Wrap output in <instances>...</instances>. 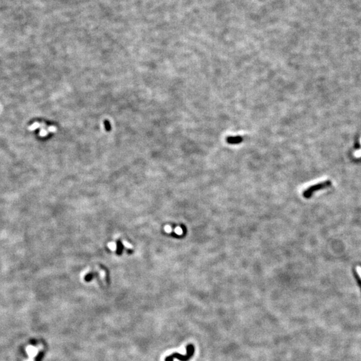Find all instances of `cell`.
<instances>
[{
    "label": "cell",
    "mask_w": 361,
    "mask_h": 361,
    "mask_svg": "<svg viewBox=\"0 0 361 361\" xmlns=\"http://www.w3.org/2000/svg\"><path fill=\"white\" fill-rule=\"evenodd\" d=\"M187 354L183 355V354L175 352V353L171 354V355L167 356L165 358V361H173L175 358H177L181 361H189L190 360L194 355L195 353V346L193 344H189L187 345L186 347Z\"/></svg>",
    "instance_id": "cell-1"
},
{
    "label": "cell",
    "mask_w": 361,
    "mask_h": 361,
    "mask_svg": "<svg viewBox=\"0 0 361 361\" xmlns=\"http://www.w3.org/2000/svg\"><path fill=\"white\" fill-rule=\"evenodd\" d=\"M244 138L241 136H230L226 138V141L230 144H238L243 141Z\"/></svg>",
    "instance_id": "cell-2"
},
{
    "label": "cell",
    "mask_w": 361,
    "mask_h": 361,
    "mask_svg": "<svg viewBox=\"0 0 361 361\" xmlns=\"http://www.w3.org/2000/svg\"><path fill=\"white\" fill-rule=\"evenodd\" d=\"M356 272H357V274L358 275V276H359V278L361 279V266H357V267H356Z\"/></svg>",
    "instance_id": "cell-3"
},
{
    "label": "cell",
    "mask_w": 361,
    "mask_h": 361,
    "mask_svg": "<svg viewBox=\"0 0 361 361\" xmlns=\"http://www.w3.org/2000/svg\"><path fill=\"white\" fill-rule=\"evenodd\" d=\"M109 247H110V248L111 249V250H115V249H114V248H116V246H115V244H113V243H111V244L109 245Z\"/></svg>",
    "instance_id": "cell-4"
}]
</instances>
